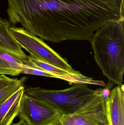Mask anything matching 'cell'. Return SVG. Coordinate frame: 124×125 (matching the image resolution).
<instances>
[{
  "label": "cell",
  "instance_id": "6",
  "mask_svg": "<svg viewBox=\"0 0 124 125\" xmlns=\"http://www.w3.org/2000/svg\"><path fill=\"white\" fill-rule=\"evenodd\" d=\"M60 123L63 125H107L102 92L74 113L62 115Z\"/></svg>",
  "mask_w": 124,
  "mask_h": 125
},
{
  "label": "cell",
  "instance_id": "2",
  "mask_svg": "<svg viewBox=\"0 0 124 125\" xmlns=\"http://www.w3.org/2000/svg\"><path fill=\"white\" fill-rule=\"evenodd\" d=\"M124 18L112 21L100 28L90 42L94 58L103 75L118 86L124 82Z\"/></svg>",
  "mask_w": 124,
  "mask_h": 125
},
{
  "label": "cell",
  "instance_id": "12",
  "mask_svg": "<svg viewBox=\"0 0 124 125\" xmlns=\"http://www.w3.org/2000/svg\"><path fill=\"white\" fill-rule=\"evenodd\" d=\"M20 71L21 73L56 78L65 80L70 83H75L76 82L75 79L73 76H61L24 64H20Z\"/></svg>",
  "mask_w": 124,
  "mask_h": 125
},
{
  "label": "cell",
  "instance_id": "9",
  "mask_svg": "<svg viewBox=\"0 0 124 125\" xmlns=\"http://www.w3.org/2000/svg\"><path fill=\"white\" fill-rule=\"evenodd\" d=\"M25 90L22 86L0 105V125H11L19 115Z\"/></svg>",
  "mask_w": 124,
  "mask_h": 125
},
{
  "label": "cell",
  "instance_id": "15",
  "mask_svg": "<svg viewBox=\"0 0 124 125\" xmlns=\"http://www.w3.org/2000/svg\"><path fill=\"white\" fill-rule=\"evenodd\" d=\"M110 92V89L107 87L103 89L102 93L103 97L104 98V99H106L109 96Z\"/></svg>",
  "mask_w": 124,
  "mask_h": 125
},
{
  "label": "cell",
  "instance_id": "17",
  "mask_svg": "<svg viewBox=\"0 0 124 125\" xmlns=\"http://www.w3.org/2000/svg\"><path fill=\"white\" fill-rule=\"evenodd\" d=\"M61 125V124H60V125Z\"/></svg>",
  "mask_w": 124,
  "mask_h": 125
},
{
  "label": "cell",
  "instance_id": "13",
  "mask_svg": "<svg viewBox=\"0 0 124 125\" xmlns=\"http://www.w3.org/2000/svg\"><path fill=\"white\" fill-rule=\"evenodd\" d=\"M25 80V77H23L20 79H17L6 87L0 90V105L21 87L23 86Z\"/></svg>",
  "mask_w": 124,
  "mask_h": 125
},
{
  "label": "cell",
  "instance_id": "10",
  "mask_svg": "<svg viewBox=\"0 0 124 125\" xmlns=\"http://www.w3.org/2000/svg\"><path fill=\"white\" fill-rule=\"evenodd\" d=\"M24 64L61 76H74L80 78L86 79H91L83 75L80 76L75 75L68 71L56 67L32 54H30V55L27 56V59L24 62Z\"/></svg>",
  "mask_w": 124,
  "mask_h": 125
},
{
  "label": "cell",
  "instance_id": "7",
  "mask_svg": "<svg viewBox=\"0 0 124 125\" xmlns=\"http://www.w3.org/2000/svg\"><path fill=\"white\" fill-rule=\"evenodd\" d=\"M124 85L117 86L105 99L107 125H124Z\"/></svg>",
  "mask_w": 124,
  "mask_h": 125
},
{
  "label": "cell",
  "instance_id": "14",
  "mask_svg": "<svg viewBox=\"0 0 124 125\" xmlns=\"http://www.w3.org/2000/svg\"><path fill=\"white\" fill-rule=\"evenodd\" d=\"M17 79L9 78L6 76V75H0V90L6 87Z\"/></svg>",
  "mask_w": 124,
  "mask_h": 125
},
{
  "label": "cell",
  "instance_id": "8",
  "mask_svg": "<svg viewBox=\"0 0 124 125\" xmlns=\"http://www.w3.org/2000/svg\"><path fill=\"white\" fill-rule=\"evenodd\" d=\"M8 21L0 17V50L11 54L24 62L27 55L13 38L9 31Z\"/></svg>",
  "mask_w": 124,
  "mask_h": 125
},
{
  "label": "cell",
  "instance_id": "3",
  "mask_svg": "<svg viewBox=\"0 0 124 125\" xmlns=\"http://www.w3.org/2000/svg\"><path fill=\"white\" fill-rule=\"evenodd\" d=\"M103 89H91L87 84H75L62 90L30 87L24 93L49 104L62 115L73 114L101 94Z\"/></svg>",
  "mask_w": 124,
  "mask_h": 125
},
{
  "label": "cell",
  "instance_id": "16",
  "mask_svg": "<svg viewBox=\"0 0 124 125\" xmlns=\"http://www.w3.org/2000/svg\"><path fill=\"white\" fill-rule=\"evenodd\" d=\"M28 125L24 120H23L22 119H20V120H19L18 122L17 123L15 124H13L12 125Z\"/></svg>",
  "mask_w": 124,
  "mask_h": 125
},
{
  "label": "cell",
  "instance_id": "1",
  "mask_svg": "<svg viewBox=\"0 0 124 125\" xmlns=\"http://www.w3.org/2000/svg\"><path fill=\"white\" fill-rule=\"evenodd\" d=\"M10 25L17 23L43 40L91 42L94 32L124 18L121 0H8Z\"/></svg>",
  "mask_w": 124,
  "mask_h": 125
},
{
  "label": "cell",
  "instance_id": "4",
  "mask_svg": "<svg viewBox=\"0 0 124 125\" xmlns=\"http://www.w3.org/2000/svg\"><path fill=\"white\" fill-rule=\"evenodd\" d=\"M10 33L21 48L49 64L78 75H82L74 70L67 61L52 49L42 40L23 28L11 26Z\"/></svg>",
  "mask_w": 124,
  "mask_h": 125
},
{
  "label": "cell",
  "instance_id": "11",
  "mask_svg": "<svg viewBox=\"0 0 124 125\" xmlns=\"http://www.w3.org/2000/svg\"><path fill=\"white\" fill-rule=\"evenodd\" d=\"M20 64H23L21 60L0 50V75H19L21 73L20 71Z\"/></svg>",
  "mask_w": 124,
  "mask_h": 125
},
{
  "label": "cell",
  "instance_id": "5",
  "mask_svg": "<svg viewBox=\"0 0 124 125\" xmlns=\"http://www.w3.org/2000/svg\"><path fill=\"white\" fill-rule=\"evenodd\" d=\"M62 114L49 104L24 93L19 116L28 125H59Z\"/></svg>",
  "mask_w": 124,
  "mask_h": 125
}]
</instances>
